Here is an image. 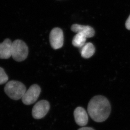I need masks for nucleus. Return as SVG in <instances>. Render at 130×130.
<instances>
[{
	"label": "nucleus",
	"mask_w": 130,
	"mask_h": 130,
	"mask_svg": "<svg viewBox=\"0 0 130 130\" xmlns=\"http://www.w3.org/2000/svg\"><path fill=\"white\" fill-rule=\"evenodd\" d=\"M28 54V47L24 41L18 39L13 42L11 56L14 60L18 62L23 61L26 59Z\"/></svg>",
	"instance_id": "obj_3"
},
{
	"label": "nucleus",
	"mask_w": 130,
	"mask_h": 130,
	"mask_svg": "<svg viewBox=\"0 0 130 130\" xmlns=\"http://www.w3.org/2000/svg\"><path fill=\"white\" fill-rule=\"evenodd\" d=\"M95 47L91 43H87L80 49V53L84 58H89L94 55Z\"/></svg>",
	"instance_id": "obj_10"
},
{
	"label": "nucleus",
	"mask_w": 130,
	"mask_h": 130,
	"mask_svg": "<svg viewBox=\"0 0 130 130\" xmlns=\"http://www.w3.org/2000/svg\"><path fill=\"white\" fill-rule=\"evenodd\" d=\"M87 38L80 33H77L74 36L72 41V44L76 47H82L86 43Z\"/></svg>",
	"instance_id": "obj_11"
},
{
	"label": "nucleus",
	"mask_w": 130,
	"mask_h": 130,
	"mask_svg": "<svg viewBox=\"0 0 130 130\" xmlns=\"http://www.w3.org/2000/svg\"><path fill=\"white\" fill-rule=\"evenodd\" d=\"M72 31L80 33L84 35L87 38L93 37L95 35V30L91 27L88 25H83L78 24H74L71 27Z\"/></svg>",
	"instance_id": "obj_9"
},
{
	"label": "nucleus",
	"mask_w": 130,
	"mask_h": 130,
	"mask_svg": "<svg viewBox=\"0 0 130 130\" xmlns=\"http://www.w3.org/2000/svg\"><path fill=\"white\" fill-rule=\"evenodd\" d=\"M111 110L110 103L106 98L97 95L89 101L88 111L90 118L94 121L101 123L109 118Z\"/></svg>",
	"instance_id": "obj_1"
},
{
	"label": "nucleus",
	"mask_w": 130,
	"mask_h": 130,
	"mask_svg": "<svg viewBox=\"0 0 130 130\" xmlns=\"http://www.w3.org/2000/svg\"><path fill=\"white\" fill-rule=\"evenodd\" d=\"M12 42L9 39H6L0 43V58L7 59L12 55Z\"/></svg>",
	"instance_id": "obj_8"
},
{
	"label": "nucleus",
	"mask_w": 130,
	"mask_h": 130,
	"mask_svg": "<svg viewBox=\"0 0 130 130\" xmlns=\"http://www.w3.org/2000/svg\"><path fill=\"white\" fill-rule=\"evenodd\" d=\"M50 41L52 47L54 50L61 48L64 43V36L61 29L58 28H53L50 33Z\"/></svg>",
	"instance_id": "obj_6"
},
{
	"label": "nucleus",
	"mask_w": 130,
	"mask_h": 130,
	"mask_svg": "<svg viewBox=\"0 0 130 130\" xmlns=\"http://www.w3.org/2000/svg\"><path fill=\"white\" fill-rule=\"evenodd\" d=\"M75 122L80 126L86 125L88 121V117L87 112L83 108L79 106L75 109L74 112Z\"/></svg>",
	"instance_id": "obj_7"
},
{
	"label": "nucleus",
	"mask_w": 130,
	"mask_h": 130,
	"mask_svg": "<svg viewBox=\"0 0 130 130\" xmlns=\"http://www.w3.org/2000/svg\"><path fill=\"white\" fill-rule=\"evenodd\" d=\"M77 130H95L93 128L91 127H83V128H80Z\"/></svg>",
	"instance_id": "obj_14"
},
{
	"label": "nucleus",
	"mask_w": 130,
	"mask_h": 130,
	"mask_svg": "<svg viewBox=\"0 0 130 130\" xmlns=\"http://www.w3.org/2000/svg\"><path fill=\"white\" fill-rule=\"evenodd\" d=\"M50 109L49 102L46 100H41L35 104L32 108V114L35 119H41L47 114Z\"/></svg>",
	"instance_id": "obj_5"
},
{
	"label": "nucleus",
	"mask_w": 130,
	"mask_h": 130,
	"mask_svg": "<svg viewBox=\"0 0 130 130\" xmlns=\"http://www.w3.org/2000/svg\"><path fill=\"white\" fill-rule=\"evenodd\" d=\"M125 25L127 29L130 30V14L125 22Z\"/></svg>",
	"instance_id": "obj_13"
},
{
	"label": "nucleus",
	"mask_w": 130,
	"mask_h": 130,
	"mask_svg": "<svg viewBox=\"0 0 130 130\" xmlns=\"http://www.w3.org/2000/svg\"><path fill=\"white\" fill-rule=\"evenodd\" d=\"M8 80V76L2 68L0 67V85L6 83Z\"/></svg>",
	"instance_id": "obj_12"
},
{
	"label": "nucleus",
	"mask_w": 130,
	"mask_h": 130,
	"mask_svg": "<svg viewBox=\"0 0 130 130\" xmlns=\"http://www.w3.org/2000/svg\"><path fill=\"white\" fill-rule=\"evenodd\" d=\"M4 91L10 99L18 100L22 98L26 91V88L23 83L12 80L7 83L4 87Z\"/></svg>",
	"instance_id": "obj_2"
},
{
	"label": "nucleus",
	"mask_w": 130,
	"mask_h": 130,
	"mask_svg": "<svg viewBox=\"0 0 130 130\" xmlns=\"http://www.w3.org/2000/svg\"><path fill=\"white\" fill-rule=\"evenodd\" d=\"M41 91V89L39 85L36 84L31 85L22 98L23 103L27 105L34 104L39 98Z\"/></svg>",
	"instance_id": "obj_4"
}]
</instances>
